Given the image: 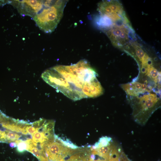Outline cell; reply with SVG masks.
<instances>
[{
  "mask_svg": "<svg viewBox=\"0 0 161 161\" xmlns=\"http://www.w3.org/2000/svg\"><path fill=\"white\" fill-rule=\"evenodd\" d=\"M42 78L50 85L75 101L96 97L103 92L96 72L84 60L72 65L52 67L45 71Z\"/></svg>",
  "mask_w": 161,
  "mask_h": 161,
  "instance_id": "6da1fadb",
  "label": "cell"
},
{
  "mask_svg": "<svg viewBox=\"0 0 161 161\" xmlns=\"http://www.w3.org/2000/svg\"><path fill=\"white\" fill-rule=\"evenodd\" d=\"M68 1L43 0L42 8L33 18L39 28L46 33L53 32L62 17Z\"/></svg>",
  "mask_w": 161,
  "mask_h": 161,
  "instance_id": "7a4b0ae2",
  "label": "cell"
},
{
  "mask_svg": "<svg viewBox=\"0 0 161 161\" xmlns=\"http://www.w3.org/2000/svg\"><path fill=\"white\" fill-rule=\"evenodd\" d=\"M137 97L131 103L132 114L135 122L144 125L159 106L158 103L160 99L156 95L152 93Z\"/></svg>",
  "mask_w": 161,
  "mask_h": 161,
  "instance_id": "3957f363",
  "label": "cell"
},
{
  "mask_svg": "<svg viewBox=\"0 0 161 161\" xmlns=\"http://www.w3.org/2000/svg\"><path fill=\"white\" fill-rule=\"evenodd\" d=\"M78 147L68 140L55 135V140L46 146L44 151L49 161H64Z\"/></svg>",
  "mask_w": 161,
  "mask_h": 161,
  "instance_id": "277c9868",
  "label": "cell"
},
{
  "mask_svg": "<svg viewBox=\"0 0 161 161\" xmlns=\"http://www.w3.org/2000/svg\"><path fill=\"white\" fill-rule=\"evenodd\" d=\"M134 31L131 25H123L122 26H114L105 32L115 46L125 49L128 46L130 37V32Z\"/></svg>",
  "mask_w": 161,
  "mask_h": 161,
  "instance_id": "5b68a950",
  "label": "cell"
},
{
  "mask_svg": "<svg viewBox=\"0 0 161 161\" xmlns=\"http://www.w3.org/2000/svg\"><path fill=\"white\" fill-rule=\"evenodd\" d=\"M11 2L21 15L32 18L41 9L43 4V0H15Z\"/></svg>",
  "mask_w": 161,
  "mask_h": 161,
  "instance_id": "8992f818",
  "label": "cell"
},
{
  "mask_svg": "<svg viewBox=\"0 0 161 161\" xmlns=\"http://www.w3.org/2000/svg\"><path fill=\"white\" fill-rule=\"evenodd\" d=\"M90 146L79 147L64 161H93L95 155L92 154Z\"/></svg>",
  "mask_w": 161,
  "mask_h": 161,
  "instance_id": "52a82bcc",
  "label": "cell"
},
{
  "mask_svg": "<svg viewBox=\"0 0 161 161\" xmlns=\"http://www.w3.org/2000/svg\"><path fill=\"white\" fill-rule=\"evenodd\" d=\"M121 87L127 95L132 97L140 96L141 94L151 90L146 84L137 82L122 85Z\"/></svg>",
  "mask_w": 161,
  "mask_h": 161,
  "instance_id": "ba28073f",
  "label": "cell"
},
{
  "mask_svg": "<svg viewBox=\"0 0 161 161\" xmlns=\"http://www.w3.org/2000/svg\"><path fill=\"white\" fill-rule=\"evenodd\" d=\"M112 141V138L111 137L107 136H103L100 138L98 141L93 145L91 146V148L94 149L106 146L109 145Z\"/></svg>",
  "mask_w": 161,
  "mask_h": 161,
  "instance_id": "9c48e42d",
  "label": "cell"
},
{
  "mask_svg": "<svg viewBox=\"0 0 161 161\" xmlns=\"http://www.w3.org/2000/svg\"><path fill=\"white\" fill-rule=\"evenodd\" d=\"M155 82L157 81L159 75L157 69L152 66H151L148 70L146 74Z\"/></svg>",
  "mask_w": 161,
  "mask_h": 161,
  "instance_id": "30bf717a",
  "label": "cell"
},
{
  "mask_svg": "<svg viewBox=\"0 0 161 161\" xmlns=\"http://www.w3.org/2000/svg\"><path fill=\"white\" fill-rule=\"evenodd\" d=\"M17 146V150L18 152H23L26 150L28 151L30 148V145L27 142L18 141Z\"/></svg>",
  "mask_w": 161,
  "mask_h": 161,
  "instance_id": "8fae6325",
  "label": "cell"
},
{
  "mask_svg": "<svg viewBox=\"0 0 161 161\" xmlns=\"http://www.w3.org/2000/svg\"><path fill=\"white\" fill-rule=\"evenodd\" d=\"M10 146L11 147H15L17 146L16 143L15 142H11L10 144Z\"/></svg>",
  "mask_w": 161,
  "mask_h": 161,
  "instance_id": "7c38bea8",
  "label": "cell"
},
{
  "mask_svg": "<svg viewBox=\"0 0 161 161\" xmlns=\"http://www.w3.org/2000/svg\"><path fill=\"white\" fill-rule=\"evenodd\" d=\"M93 161H108L107 159L99 158L97 160H94Z\"/></svg>",
  "mask_w": 161,
  "mask_h": 161,
  "instance_id": "4fadbf2b",
  "label": "cell"
}]
</instances>
